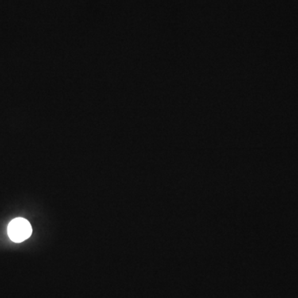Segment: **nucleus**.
<instances>
[{"instance_id": "1", "label": "nucleus", "mask_w": 298, "mask_h": 298, "mask_svg": "<svg viewBox=\"0 0 298 298\" xmlns=\"http://www.w3.org/2000/svg\"><path fill=\"white\" fill-rule=\"evenodd\" d=\"M32 229L30 223L24 218H16L8 226V234L11 241L15 243L24 242L32 234Z\"/></svg>"}]
</instances>
